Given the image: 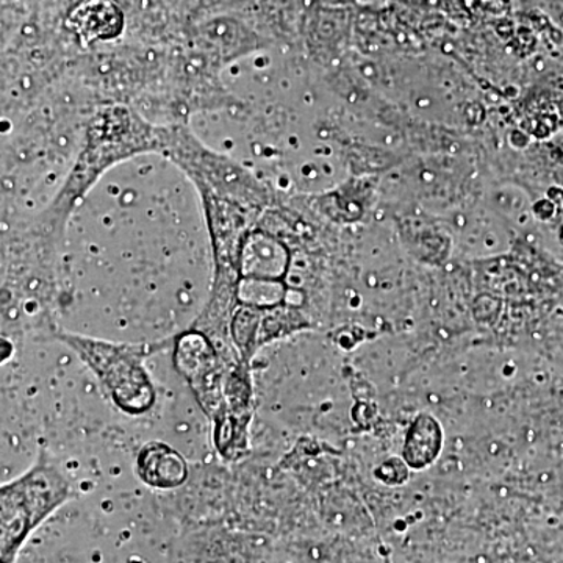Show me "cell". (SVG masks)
Returning <instances> with one entry per match:
<instances>
[{"label":"cell","mask_w":563,"mask_h":563,"mask_svg":"<svg viewBox=\"0 0 563 563\" xmlns=\"http://www.w3.org/2000/svg\"><path fill=\"white\" fill-rule=\"evenodd\" d=\"M287 292L280 280L242 277L239 284V302L254 309L269 310L282 306L287 299Z\"/></svg>","instance_id":"obj_9"},{"label":"cell","mask_w":563,"mask_h":563,"mask_svg":"<svg viewBox=\"0 0 563 563\" xmlns=\"http://www.w3.org/2000/svg\"><path fill=\"white\" fill-rule=\"evenodd\" d=\"M139 474L151 487L168 490L185 483L188 468L184 457L176 450L168 444L154 442L141 450Z\"/></svg>","instance_id":"obj_7"},{"label":"cell","mask_w":563,"mask_h":563,"mask_svg":"<svg viewBox=\"0 0 563 563\" xmlns=\"http://www.w3.org/2000/svg\"><path fill=\"white\" fill-rule=\"evenodd\" d=\"M288 268V254L280 242L268 233L251 231L244 240L240 272L242 277L276 279Z\"/></svg>","instance_id":"obj_6"},{"label":"cell","mask_w":563,"mask_h":563,"mask_svg":"<svg viewBox=\"0 0 563 563\" xmlns=\"http://www.w3.org/2000/svg\"><path fill=\"white\" fill-rule=\"evenodd\" d=\"M73 487L46 455L18 479L0 488V562L14 563L31 533L63 504Z\"/></svg>","instance_id":"obj_3"},{"label":"cell","mask_w":563,"mask_h":563,"mask_svg":"<svg viewBox=\"0 0 563 563\" xmlns=\"http://www.w3.org/2000/svg\"><path fill=\"white\" fill-rule=\"evenodd\" d=\"M262 317L263 310L242 306V303L232 314L231 342L246 366H251L252 358L261 347L258 333H261Z\"/></svg>","instance_id":"obj_8"},{"label":"cell","mask_w":563,"mask_h":563,"mask_svg":"<svg viewBox=\"0 0 563 563\" xmlns=\"http://www.w3.org/2000/svg\"><path fill=\"white\" fill-rule=\"evenodd\" d=\"M161 150V128L147 124L135 111L122 106L99 110L88 124L76 165L55 201L44 210L40 224L57 231L107 169L143 152Z\"/></svg>","instance_id":"obj_1"},{"label":"cell","mask_w":563,"mask_h":563,"mask_svg":"<svg viewBox=\"0 0 563 563\" xmlns=\"http://www.w3.org/2000/svg\"><path fill=\"white\" fill-rule=\"evenodd\" d=\"M236 362H242L239 355L221 354L213 340L198 329L181 333L174 342V365L190 385L196 401L210 421L220 413L225 379Z\"/></svg>","instance_id":"obj_5"},{"label":"cell","mask_w":563,"mask_h":563,"mask_svg":"<svg viewBox=\"0 0 563 563\" xmlns=\"http://www.w3.org/2000/svg\"><path fill=\"white\" fill-rule=\"evenodd\" d=\"M161 144L162 154L184 169L199 192H211L258 211L265 206V188L246 168L207 150L184 125L161 128Z\"/></svg>","instance_id":"obj_4"},{"label":"cell","mask_w":563,"mask_h":563,"mask_svg":"<svg viewBox=\"0 0 563 563\" xmlns=\"http://www.w3.org/2000/svg\"><path fill=\"white\" fill-rule=\"evenodd\" d=\"M55 339L79 355L122 412L143 415L154 407L157 393L144 362L168 342L113 343L66 332L55 333Z\"/></svg>","instance_id":"obj_2"}]
</instances>
